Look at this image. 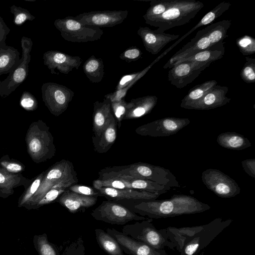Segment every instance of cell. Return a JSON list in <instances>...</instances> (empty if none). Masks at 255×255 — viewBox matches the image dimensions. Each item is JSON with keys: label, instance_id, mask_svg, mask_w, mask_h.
<instances>
[{"label": "cell", "instance_id": "1", "mask_svg": "<svg viewBox=\"0 0 255 255\" xmlns=\"http://www.w3.org/2000/svg\"><path fill=\"white\" fill-rule=\"evenodd\" d=\"M133 207L134 212L151 219L202 213L210 209L208 205L186 196H177L166 200L142 201Z\"/></svg>", "mask_w": 255, "mask_h": 255}, {"label": "cell", "instance_id": "2", "mask_svg": "<svg viewBox=\"0 0 255 255\" xmlns=\"http://www.w3.org/2000/svg\"><path fill=\"white\" fill-rule=\"evenodd\" d=\"M231 20L224 19L211 23L198 31L190 41L177 51L163 66L164 69L172 68L178 61L189 57L199 51L208 48L224 41L228 36Z\"/></svg>", "mask_w": 255, "mask_h": 255}, {"label": "cell", "instance_id": "3", "mask_svg": "<svg viewBox=\"0 0 255 255\" xmlns=\"http://www.w3.org/2000/svg\"><path fill=\"white\" fill-rule=\"evenodd\" d=\"M204 4L195 0H176L164 12L145 18V22L161 32L184 25L195 17Z\"/></svg>", "mask_w": 255, "mask_h": 255}, {"label": "cell", "instance_id": "4", "mask_svg": "<svg viewBox=\"0 0 255 255\" xmlns=\"http://www.w3.org/2000/svg\"><path fill=\"white\" fill-rule=\"evenodd\" d=\"M49 129L40 120L32 122L27 129L25 138L27 151L36 163L46 161L55 155L54 137Z\"/></svg>", "mask_w": 255, "mask_h": 255}, {"label": "cell", "instance_id": "5", "mask_svg": "<svg viewBox=\"0 0 255 255\" xmlns=\"http://www.w3.org/2000/svg\"><path fill=\"white\" fill-rule=\"evenodd\" d=\"M148 218L141 222L124 226L122 233L134 240L145 243L152 248L162 250L165 247L175 251V245L169 240L165 229L157 230Z\"/></svg>", "mask_w": 255, "mask_h": 255}, {"label": "cell", "instance_id": "6", "mask_svg": "<svg viewBox=\"0 0 255 255\" xmlns=\"http://www.w3.org/2000/svg\"><path fill=\"white\" fill-rule=\"evenodd\" d=\"M77 178V173L71 161L62 159L56 162L45 171L38 189L23 207L28 210L33 209L45 194L55 185L63 181Z\"/></svg>", "mask_w": 255, "mask_h": 255}, {"label": "cell", "instance_id": "7", "mask_svg": "<svg viewBox=\"0 0 255 255\" xmlns=\"http://www.w3.org/2000/svg\"><path fill=\"white\" fill-rule=\"evenodd\" d=\"M54 25L65 40L72 42L98 40L103 34V30L101 28L84 25L72 16L57 19Z\"/></svg>", "mask_w": 255, "mask_h": 255}, {"label": "cell", "instance_id": "8", "mask_svg": "<svg viewBox=\"0 0 255 255\" xmlns=\"http://www.w3.org/2000/svg\"><path fill=\"white\" fill-rule=\"evenodd\" d=\"M158 170L159 169L156 166L138 162L106 167L99 172L98 179H143L156 183L158 181Z\"/></svg>", "mask_w": 255, "mask_h": 255}, {"label": "cell", "instance_id": "9", "mask_svg": "<svg viewBox=\"0 0 255 255\" xmlns=\"http://www.w3.org/2000/svg\"><path fill=\"white\" fill-rule=\"evenodd\" d=\"M233 221L231 219L218 218L204 225L203 229L186 244L180 255H197Z\"/></svg>", "mask_w": 255, "mask_h": 255}, {"label": "cell", "instance_id": "10", "mask_svg": "<svg viewBox=\"0 0 255 255\" xmlns=\"http://www.w3.org/2000/svg\"><path fill=\"white\" fill-rule=\"evenodd\" d=\"M33 42L31 38L23 36L21 39L22 56L18 66L8 74L3 81H0V96L5 98L25 81L28 74V65L31 60L30 52Z\"/></svg>", "mask_w": 255, "mask_h": 255}, {"label": "cell", "instance_id": "11", "mask_svg": "<svg viewBox=\"0 0 255 255\" xmlns=\"http://www.w3.org/2000/svg\"><path fill=\"white\" fill-rule=\"evenodd\" d=\"M96 220L112 225H124L133 220L142 221L147 218L139 216L127 207L111 200L103 201L91 213Z\"/></svg>", "mask_w": 255, "mask_h": 255}, {"label": "cell", "instance_id": "12", "mask_svg": "<svg viewBox=\"0 0 255 255\" xmlns=\"http://www.w3.org/2000/svg\"><path fill=\"white\" fill-rule=\"evenodd\" d=\"M42 98L45 105L53 115L58 117L67 109L74 92L67 87L48 82L41 87Z\"/></svg>", "mask_w": 255, "mask_h": 255}, {"label": "cell", "instance_id": "13", "mask_svg": "<svg viewBox=\"0 0 255 255\" xmlns=\"http://www.w3.org/2000/svg\"><path fill=\"white\" fill-rule=\"evenodd\" d=\"M211 63L184 61L171 68L167 80L172 85L182 89L192 83Z\"/></svg>", "mask_w": 255, "mask_h": 255}, {"label": "cell", "instance_id": "14", "mask_svg": "<svg viewBox=\"0 0 255 255\" xmlns=\"http://www.w3.org/2000/svg\"><path fill=\"white\" fill-rule=\"evenodd\" d=\"M128 10H102L85 12L74 17L84 25L111 27L122 23L127 18Z\"/></svg>", "mask_w": 255, "mask_h": 255}, {"label": "cell", "instance_id": "15", "mask_svg": "<svg viewBox=\"0 0 255 255\" xmlns=\"http://www.w3.org/2000/svg\"><path fill=\"white\" fill-rule=\"evenodd\" d=\"M44 65L46 66L52 74L59 73L67 74L73 69H78L82 60L78 56H72L58 50H49L43 55Z\"/></svg>", "mask_w": 255, "mask_h": 255}, {"label": "cell", "instance_id": "16", "mask_svg": "<svg viewBox=\"0 0 255 255\" xmlns=\"http://www.w3.org/2000/svg\"><path fill=\"white\" fill-rule=\"evenodd\" d=\"M189 123L187 119L166 118L141 126L135 129L141 135L158 136L175 133Z\"/></svg>", "mask_w": 255, "mask_h": 255}, {"label": "cell", "instance_id": "17", "mask_svg": "<svg viewBox=\"0 0 255 255\" xmlns=\"http://www.w3.org/2000/svg\"><path fill=\"white\" fill-rule=\"evenodd\" d=\"M106 232L118 242L123 251L129 255H169L163 249H154L115 229L108 228Z\"/></svg>", "mask_w": 255, "mask_h": 255}, {"label": "cell", "instance_id": "18", "mask_svg": "<svg viewBox=\"0 0 255 255\" xmlns=\"http://www.w3.org/2000/svg\"><path fill=\"white\" fill-rule=\"evenodd\" d=\"M203 181L211 190L222 198L233 197L240 192L237 183L226 175L216 171H206Z\"/></svg>", "mask_w": 255, "mask_h": 255}, {"label": "cell", "instance_id": "19", "mask_svg": "<svg viewBox=\"0 0 255 255\" xmlns=\"http://www.w3.org/2000/svg\"><path fill=\"white\" fill-rule=\"evenodd\" d=\"M145 50L153 55L157 54L170 42L178 39L179 35L152 30L148 27H140L137 31Z\"/></svg>", "mask_w": 255, "mask_h": 255}, {"label": "cell", "instance_id": "20", "mask_svg": "<svg viewBox=\"0 0 255 255\" xmlns=\"http://www.w3.org/2000/svg\"><path fill=\"white\" fill-rule=\"evenodd\" d=\"M114 117L111 102L109 99L105 98L102 102L96 101L94 103L92 117V137H99Z\"/></svg>", "mask_w": 255, "mask_h": 255}, {"label": "cell", "instance_id": "21", "mask_svg": "<svg viewBox=\"0 0 255 255\" xmlns=\"http://www.w3.org/2000/svg\"><path fill=\"white\" fill-rule=\"evenodd\" d=\"M228 87L216 85L202 98L195 103L190 109L210 110L224 106L231 100L226 96Z\"/></svg>", "mask_w": 255, "mask_h": 255}, {"label": "cell", "instance_id": "22", "mask_svg": "<svg viewBox=\"0 0 255 255\" xmlns=\"http://www.w3.org/2000/svg\"><path fill=\"white\" fill-rule=\"evenodd\" d=\"M97 200L96 197L79 194L67 189L58 197L57 202L69 212L75 213L94 206Z\"/></svg>", "mask_w": 255, "mask_h": 255}, {"label": "cell", "instance_id": "23", "mask_svg": "<svg viewBox=\"0 0 255 255\" xmlns=\"http://www.w3.org/2000/svg\"><path fill=\"white\" fill-rule=\"evenodd\" d=\"M98 190L109 200H151L157 197L156 193L131 189H119L109 187H102Z\"/></svg>", "mask_w": 255, "mask_h": 255}, {"label": "cell", "instance_id": "24", "mask_svg": "<svg viewBox=\"0 0 255 255\" xmlns=\"http://www.w3.org/2000/svg\"><path fill=\"white\" fill-rule=\"evenodd\" d=\"M32 181L21 174L11 173L0 167V197H8L13 194L15 188L21 186L26 189Z\"/></svg>", "mask_w": 255, "mask_h": 255}, {"label": "cell", "instance_id": "25", "mask_svg": "<svg viewBox=\"0 0 255 255\" xmlns=\"http://www.w3.org/2000/svg\"><path fill=\"white\" fill-rule=\"evenodd\" d=\"M157 102L155 96H146L132 99L128 102L124 120L139 118L150 113Z\"/></svg>", "mask_w": 255, "mask_h": 255}, {"label": "cell", "instance_id": "26", "mask_svg": "<svg viewBox=\"0 0 255 255\" xmlns=\"http://www.w3.org/2000/svg\"><path fill=\"white\" fill-rule=\"evenodd\" d=\"M204 226L179 228L168 227L166 230L169 240L175 245L176 251L180 253L186 244L202 230Z\"/></svg>", "mask_w": 255, "mask_h": 255}, {"label": "cell", "instance_id": "27", "mask_svg": "<svg viewBox=\"0 0 255 255\" xmlns=\"http://www.w3.org/2000/svg\"><path fill=\"white\" fill-rule=\"evenodd\" d=\"M224 43L223 41L208 48L196 52L188 57L178 61L174 66L184 61L212 63L214 61L220 60L223 57L225 54Z\"/></svg>", "mask_w": 255, "mask_h": 255}, {"label": "cell", "instance_id": "28", "mask_svg": "<svg viewBox=\"0 0 255 255\" xmlns=\"http://www.w3.org/2000/svg\"><path fill=\"white\" fill-rule=\"evenodd\" d=\"M117 136V125L114 117L99 137H92L94 150L98 153L107 152L115 143Z\"/></svg>", "mask_w": 255, "mask_h": 255}, {"label": "cell", "instance_id": "29", "mask_svg": "<svg viewBox=\"0 0 255 255\" xmlns=\"http://www.w3.org/2000/svg\"><path fill=\"white\" fill-rule=\"evenodd\" d=\"M20 53L14 47L6 45L0 48V76L9 74L20 62Z\"/></svg>", "mask_w": 255, "mask_h": 255}, {"label": "cell", "instance_id": "30", "mask_svg": "<svg viewBox=\"0 0 255 255\" xmlns=\"http://www.w3.org/2000/svg\"><path fill=\"white\" fill-rule=\"evenodd\" d=\"M217 85V82L215 80H210L193 87L182 100L181 107L190 109L195 103Z\"/></svg>", "mask_w": 255, "mask_h": 255}, {"label": "cell", "instance_id": "31", "mask_svg": "<svg viewBox=\"0 0 255 255\" xmlns=\"http://www.w3.org/2000/svg\"><path fill=\"white\" fill-rule=\"evenodd\" d=\"M95 235L98 245L108 255H125L118 242L107 232L96 229Z\"/></svg>", "mask_w": 255, "mask_h": 255}, {"label": "cell", "instance_id": "32", "mask_svg": "<svg viewBox=\"0 0 255 255\" xmlns=\"http://www.w3.org/2000/svg\"><path fill=\"white\" fill-rule=\"evenodd\" d=\"M104 66L102 59L92 55L84 63L83 69L88 79L92 83L100 82L104 75Z\"/></svg>", "mask_w": 255, "mask_h": 255}, {"label": "cell", "instance_id": "33", "mask_svg": "<svg viewBox=\"0 0 255 255\" xmlns=\"http://www.w3.org/2000/svg\"><path fill=\"white\" fill-rule=\"evenodd\" d=\"M231 4L229 2L223 1L218 4L216 6L213 8L211 10L207 13L199 21V22L188 33L183 36L179 40L177 41L173 44L168 50L171 49L176 46L179 42L181 41L187 36L193 32L196 29L211 23L214 20L221 16L225 12H226L230 7Z\"/></svg>", "mask_w": 255, "mask_h": 255}, {"label": "cell", "instance_id": "34", "mask_svg": "<svg viewBox=\"0 0 255 255\" xmlns=\"http://www.w3.org/2000/svg\"><path fill=\"white\" fill-rule=\"evenodd\" d=\"M217 141L222 146L232 149L240 150L251 145L247 139L236 133L222 134L218 136Z\"/></svg>", "mask_w": 255, "mask_h": 255}, {"label": "cell", "instance_id": "35", "mask_svg": "<svg viewBox=\"0 0 255 255\" xmlns=\"http://www.w3.org/2000/svg\"><path fill=\"white\" fill-rule=\"evenodd\" d=\"M33 241L39 255H60L56 247L48 240L46 234L35 235Z\"/></svg>", "mask_w": 255, "mask_h": 255}, {"label": "cell", "instance_id": "36", "mask_svg": "<svg viewBox=\"0 0 255 255\" xmlns=\"http://www.w3.org/2000/svg\"><path fill=\"white\" fill-rule=\"evenodd\" d=\"M45 174L43 171L32 178L31 183L25 189L24 191L19 197L18 201V207H23L35 194L38 189Z\"/></svg>", "mask_w": 255, "mask_h": 255}, {"label": "cell", "instance_id": "37", "mask_svg": "<svg viewBox=\"0 0 255 255\" xmlns=\"http://www.w3.org/2000/svg\"><path fill=\"white\" fill-rule=\"evenodd\" d=\"M176 0H153L150 2V6L143 15L144 19L158 15L164 12L172 6Z\"/></svg>", "mask_w": 255, "mask_h": 255}, {"label": "cell", "instance_id": "38", "mask_svg": "<svg viewBox=\"0 0 255 255\" xmlns=\"http://www.w3.org/2000/svg\"><path fill=\"white\" fill-rule=\"evenodd\" d=\"M0 167L5 171L14 174H21L25 170V166L20 161L10 158L8 155H3L0 158Z\"/></svg>", "mask_w": 255, "mask_h": 255}, {"label": "cell", "instance_id": "39", "mask_svg": "<svg viewBox=\"0 0 255 255\" xmlns=\"http://www.w3.org/2000/svg\"><path fill=\"white\" fill-rule=\"evenodd\" d=\"M10 12L13 15V22L17 26L22 25L27 20L32 21L35 16L25 8L12 5L10 7Z\"/></svg>", "mask_w": 255, "mask_h": 255}, {"label": "cell", "instance_id": "40", "mask_svg": "<svg viewBox=\"0 0 255 255\" xmlns=\"http://www.w3.org/2000/svg\"><path fill=\"white\" fill-rule=\"evenodd\" d=\"M236 42L243 55L248 56L255 53V39L252 36L245 35L237 38Z\"/></svg>", "mask_w": 255, "mask_h": 255}, {"label": "cell", "instance_id": "41", "mask_svg": "<svg viewBox=\"0 0 255 255\" xmlns=\"http://www.w3.org/2000/svg\"><path fill=\"white\" fill-rule=\"evenodd\" d=\"M246 63L240 72L242 79L247 83L255 82V59L249 56L245 57Z\"/></svg>", "mask_w": 255, "mask_h": 255}, {"label": "cell", "instance_id": "42", "mask_svg": "<svg viewBox=\"0 0 255 255\" xmlns=\"http://www.w3.org/2000/svg\"><path fill=\"white\" fill-rule=\"evenodd\" d=\"M128 102L125 98L118 101L111 102L112 110L115 118L118 127L120 128L127 111Z\"/></svg>", "mask_w": 255, "mask_h": 255}, {"label": "cell", "instance_id": "43", "mask_svg": "<svg viewBox=\"0 0 255 255\" xmlns=\"http://www.w3.org/2000/svg\"><path fill=\"white\" fill-rule=\"evenodd\" d=\"M19 104L22 108L28 111H34L38 107L37 99L28 91H24L22 93Z\"/></svg>", "mask_w": 255, "mask_h": 255}, {"label": "cell", "instance_id": "44", "mask_svg": "<svg viewBox=\"0 0 255 255\" xmlns=\"http://www.w3.org/2000/svg\"><path fill=\"white\" fill-rule=\"evenodd\" d=\"M150 66L147 67L146 69L140 72L124 75L120 79L116 86L115 91L127 87L136 79L138 78H141L147 71Z\"/></svg>", "mask_w": 255, "mask_h": 255}, {"label": "cell", "instance_id": "45", "mask_svg": "<svg viewBox=\"0 0 255 255\" xmlns=\"http://www.w3.org/2000/svg\"><path fill=\"white\" fill-rule=\"evenodd\" d=\"M67 189L83 195L96 197L99 196L103 197V195L98 190L95 189L94 187L92 188L83 185L74 184L68 187Z\"/></svg>", "mask_w": 255, "mask_h": 255}, {"label": "cell", "instance_id": "46", "mask_svg": "<svg viewBox=\"0 0 255 255\" xmlns=\"http://www.w3.org/2000/svg\"><path fill=\"white\" fill-rule=\"evenodd\" d=\"M142 55L141 50L136 46H131L126 49L119 56L120 58L127 62L135 61L140 59Z\"/></svg>", "mask_w": 255, "mask_h": 255}, {"label": "cell", "instance_id": "47", "mask_svg": "<svg viewBox=\"0 0 255 255\" xmlns=\"http://www.w3.org/2000/svg\"><path fill=\"white\" fill-rule=\"evenodd\" d=\"M9 32L10 29L4 22L3 18L0 16V48L6 45L5 40Z\"/></svg>", "mask_w": 255, "mask_h": 255}, {"label": "cell", "instance_id": "48", "mask_svg": "<svg viewBox=\"0 0 255 255\" xmlns=\"http://www.w3.org/2000/svg\"><path fill=\"white\" fill-rule=\"evenodd\" d=\"M204 252H203L201 253V254L200 255H203L204 254Z\"/></svg>", "mask_w": 255, "mask_h": 255}]
</instances>
